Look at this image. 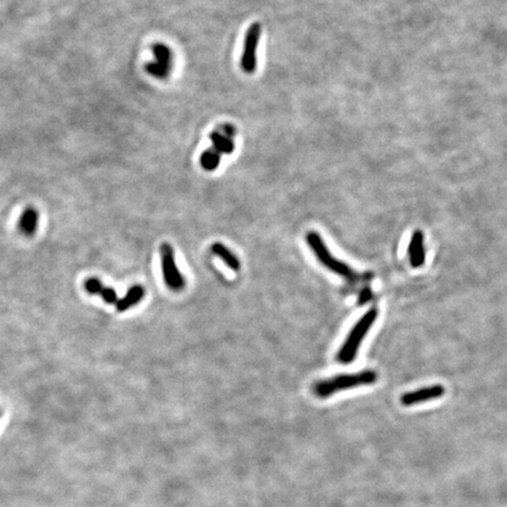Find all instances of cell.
Instances as JSON below:
<instances>
[{"label":"cell","instance_id":"obj_6","mask_svg":"<svg viewBox=\"0 0 507 507\" xmlns=\"http://www.w3.org/2000/svg\"><path fill=\"white\" fill-rule=\"evenodd\" d=\"M260 35H261V25L258 23L253 24L247 32L242 58H241V67L248 74H251L256 71V65H258L256 53H258Z\"/></svg>","mask_w":507,"mask_h":507},{"label":"cell","instance_id":"obj_16","mask_svg":"<svg viewBox=\"0 0 507 507\" xmlns=\"http://www.w3.org/2000/svg\"><path fill=\"white\" fill-rule=\"evenodd\" d=\"M371 292L370 290H364L360 295V303H365L370 299Z\"/></svg>","mask_w":507,"mask_h":507},{"label":"cell","instance_id":"obj_14","mask_svg":"<svg viewBox=\"0 0 507 507\" xmlns=\"http://www.w3.org/2000/svg\"><path fill=\"white\" fill-rule=\"evenodd\" d=\"M219 161H221V154L213 147L203 151V154L201 156V166L206 171H215L219 166Z\"/></svg>","mask_w":507,"mask_h":507},{"label":"cell","instance_id":"obj_15","mask_svg":"<svg viewBox=\"0 0 507 507\" xmlns=\"http://www.w3.org/2000/svg\"><path fill=\"white\" fill-rule=\"evenodd\" d=\"M221 132L224 133V134H226L227 137L233 138L235 137V134H236V129L233 127L231 125H224L221 127Z\"/></svg>","mask_w":507,"mask_h":507},{"label":"cell","instance_id":"obj_2","mask_svg":"<svg viewBox=\"0 0 507 507\" xmlns=\"http://www.w3.org/2000/svg\"><path fill=\"white\" fill-rule=\"evenodd\" d=\"M377 316H379L377 309L371 308L370 310L360 317V321L354 326L344 343L342 345L341 350L337 355V360L344 364L351 363L352 360H355L364 337L367 336L371 326H374Z\"/></svg>","mask_w":507,"mask_h":507},{"label":"cell","instance_id":"obj_1","mask_svg":"<svg viewBox=\"0 0 507 507\" xmlns=\"http://www.w3.org/2000/svg\"><path fill=\"white\" fill-rule=\"evenodd\" d=\"M377 381L375 371L364 370L356 374L335 376L333 379H324L315 385V394L319 398L333 396L340 391L349 390L358 386L369 385Z\"/></svg>","mask_w":507,"mask_h":507},{"label":"cell","instance_id":"obj_8","mask_svg":"<svg viewBox=\"0 0 507 507\" xmlns=\"http://www.w3.org/2000/svg\"><path fill=\"white\" fill-rule=\"evenodd\" d=\"M83 288L90 295H99L107 304H117V294L113 288L106 287L97 277H90L83 282Z\"/></svg>","mask_w":507,"mask_h":507},{"label":"cell","instance_id":"obj_13","mask_svg":"<svg viewBox=\"0 0 507 507\" xmlns=\"http://www.w3.org/2000/svg\"><path fill=\"white\" fill-rule=\"evenodd\" d=\"M210 139H212L213 148L219 151L221 156L222 154H231L234 151V141L221 131H214L210 134Z\"/></svg>","mask_w":507,"mask_h":507},{"label":"cell","instance_id":"obj_5","mask_svg":"<svg viewBox=\"0 0 507 507\" xmlns=\"http://www.w3.org/2000/svg\"><path fill=\"white\" fill-rule=\"evenodd\" d=\"M151 49L156 57V61L148 63L146 65V71L148 74H151L156 79H167L171 74L172 66H173L172 49L165 44H154Z\"/></svg>","mask_w":507,"mask_h":507},{"label":"cell","instance_id":"obj_11","mask_svg":"<svg viewBox=\"0 0 507 507\" xmlns=\"http://www.w3.org/2000/svg\"><path fill=\"white\" fill-rule=\"evenodd\" d=\"M144 297V288L141 285H134L132 288L128 289V292L122 299H119L117 302V311L124 313L131 308L137 306L141 299Z\"/></svg>","mask_w":507,"mask_h":507},{"label":"cell","instance_id":"obj_10","mask_svg":"<svg viewBox=\"0 0 507 507\" xmlns=\"http://www.w3.org/2000/svg\"><path fill=\"white\" fill-rule=\"evenodd\" d=\"M39 224V213L33 207L24 210L18 221V231L27 238H31L37 233Z\"/></svg>","mask_w":507,"mask_h":507},{"label":"cell","instance_id":"obj_3","mask_svg":"<svg viewBox=\"0 0 507 507\" xmlns=\"http://www.w3.org/2000/svg\"><path fill=\"white\" fill-rule=\"evenodd\" d=\"M307 242L314 251L315 255H316V258H318V261L321 262L329 270H331L333 273L344 277V279L351 281V282L358 280V275H357L355 270H352L348 265H345L344 262L333 258L331 253H330V250L328 249V247L326 246V243L321 238V235L318 233L309 231L307 234Z\"/></svg>","mask_w":507,"mask_h":507},{"label":"cell","instance_id":"obj_4","mask_svg":"<svg viewBox=\"0 0 507 507\" xmlns=\"http://www.w3.org/2000/svg\"><path fill=\"white\" fill-rule=\"evenodd\" d=\"M160 256L163 265V280L168 288L173 292H180L185 288V280L178 270L175 262L174 249L169 243H163L160 247Z\"/></svg>","mask_w":507,"mask_h":507},{"label":"cell","instance_id":"obj_12","mask_svg":"<svg viewBox=\"0 0 507 507\" xmlns=\"http://www.w3.org/2000/svg\"><path fill=\"white\" fill-rule=\"evenodd\" d=\"M212 251L214 255L219 256L224 262V265H227L228 268H231L234 272L240 270L241 263H240L239 258L231 249H228L227 247L224 246L222 243H214L212 246Z\"/></svg>","mask_w":507,"mask_h":507},{"label":"cell","instance_id":"obj_9","mask_svg":"<svg viewBox=\"0 0 507 507\" xmlns=\"http://www.w3.org/2000/svg\"><path fill=\"white\" fill-rule=\"evenodd\" d=\"M410 263L413 268H420L425 263L424 234L420 231H413L410 240L409 250Z\"/></svg>","mask_w":507,"mask_h":507},{"label":"cell","instance_id":"obj_7","mask_svg":"<svg viewBox=\"0 0 507 507\" xmlns=\"http://www.w3.org/2000/svg\"><path fill=\"white\" fill-rule=\"evenodd\" d=\"M445 394V388L443 385L428 386V388H422L418 390L410 391L403 394L401 397V403L405 406H413V405L424 403V401H433L437 398L443 397Z\"/></svg>","mask_w":507,"mask_h":507}]
</instances>
